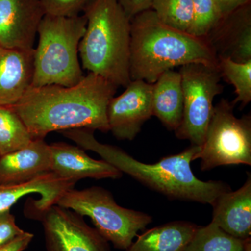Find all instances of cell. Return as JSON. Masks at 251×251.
Returning a JSON list of instances; mask_svg holds the SVG:
<instances>
[{"label":"cell","mask_w":251,"mask_h":251,"mask_svg":"<svg viewBox=\"0 0 251 251\" xmlns=\"http://www.w3.org/2000/svg\"><path fill=\"white\" fill-rule=\"evenodd\" d=\"M184 96L179 72L167 71L153 84L152 112L170 130L179 128L183 116Z\"/></svg>","instance_id":"ac0fdd59"},{"label":"cell","mask_w":251,"mask_h":251,"mask_svg":"<svg viewBox=\"0 0 251 251\" xmlns=\"http://www.w3.org/2000/svg\"><path fill=\"white\" fill-rule=\"evenodd\" d=\"M204 39L218 59L251 60V1L223 16Z\"/></svg>","instance_id":"7c38bea8"},{"label":"cell","mask_w":251,"mask_h":251,"mask_svg":"<svg viewBox=\"0 0 251 251\" xmlns=\"http://www.w3.org/2000/svg\"><path fill=\"white\" fill-rule=\"evenodd\" d=\"M36 219L42 223L47 251H111L108 241L70 209L54 204Z\"/></svg>","instance_id":"9c48e42d"},{"label":"cell","mask_w":251,"mask_h":251,"mask_svg":"<svg viewBox=\"0 0 251 251\" xmlns=\"http://www.w3.org/2000/svg\"><path fill=\"white\" fill-rule=\"evenodd\" d=\"M130 19L140 13L151 9L153 0H117Z\"/></svg>","instance_id":"4316f807"},{"label":"cell","mask_w":251,"mask_h":251,"mask_svg":"<svg viewBox=\"0 0 251 251\" xmlns=\"http://www.w3.org/2000/svg\"><path fill=\"white\" fill-rule=\"evenodd\" d=\"M87 23L84 14L72 17L45 14L38 29L31 87H72L83 78L78 50Z\"/></svg>","instance_id":"5b68a950"},{"label":"cell","mask_w":251,"mask_h":251,"mask_svg":"<svg viewBox=\"0 0 251 251\" xmlns=\"http://www.w3.org/2000/svg\"><path fill=\"white\" fill-rule=\"evenodd\" d=\"M243 251H251V238L246 240L245 245H244Z\"/></svg>","instance_id":"f546056e"},{"label":"cell","mask_w":251,"mask_h":251,"mask_svg":"<svg viewBox=\"0 0 251 251\" xmlns=\"http://www.w3.org/2000/svg\"><path fill=\"white\" fill-rule=\"evenodd\" d=\"M75 181L62 179L52 172L36 176L20 184L0 183V212L10 210L21 198L37 193L40 199L33 202L29 217L36 219L40 214L54 205L63 193L74 188Z\"/></svg>","instance_id":"5bb4252c"},{"label":"cell","mask_w":251,"mask_h":251,"mask_svg":"<svg viewBox=\"0 0 251 251\" xmlns=\"http://www.w3.org/2000/svg\"><path fill=\"white\" fill-rule=\"evenodd\" d=\"M45 14L41 0H0V46L33 50Z\"/></svg>","instance_id":"8fae6325"},{"label":"cell","mask_w":251,"mask_h":251,"mask_svg":"<svg viewBox=\"0 0 251 251\" xmlns=\"http://www.w3.org/2000/svg\"><path fill=\"white\" fill-rule=\"evenodd\" d=\"M213 206L211 222L233 237L246 240L251 238V175L235 191L221 195Z\"/></svg>","instance_id":"2e32d148"},{"label":"cell","mask_w":251,"mask_h":251,"mask_svg":"<svg viewBox=\"0 0 251 251\" xmlns=\"http://www.w3.org/2000/svg\"><path fill=\"white\" fill-rule=\"evenodd\" d=\"M34 50L6 49L0 46V106L12 107L31 86Z\"/></svg>","instance_id":"9a60e30c"},{"label":"cell","mask_w":251,"mask_h":251,"mask_svg":"<svg viewBox=\"0 0 251 251\" xmlns=\"http://www.w3.org/2000/svg\"><path fill=\"white\" fill-rule=\"evenodd\" d=\"M123 93L113 97L107 107L109 130L120 140H133L153 115V84L131 80Z\"/></svg>","instance_id":"30bf717a"},{"label":"cell","mask_w":251,"mask_h":251,"mask_svg":"<svg viewBox=\"0 0 251 251\" xmlns=\"http://www.w3.org/2000/svg\"><path fill=\"white\" fill-rule=\"evenodd\" d=\"M151 9L162 23L176 30L188 33L192 25L193 0H153Z\"/></svg>","instance_id":"7402d4cb"},{"label":"cell","mask_w":251,"mask_h":251,"mask_svg":"<svg viewBox=\"0 0 251 251\" xmlns=\"http://www.w3.org/2000/svg\"><path fill=\"white\" fill-rule=\"evenodd\" d=\"M246 240L230 235L211 222L204 227L198 226L186 251H243Z\"/></svg>","instance_id":"ffe728a7"},{"label":"cell","mask_w":251,"mask_h":251,"mask_svg":"<svg viewBox=\"0 0 251 251\" xmlns=\"http://www.w3.org/2000/svg\"><path fill=\"white\" fill-rule=\"evenodd\" d=\"M50 172L62 179L77 182L78 180L120 179L122 173L104 160L99 161L89 156L78 147L65 143L50 145Z\"/></svg>","instance_id":"4fadbf2b"},{"label":"cell","mask_w":251,"mask_h":251,"mask_svg":"<svg viewBox=\"0 0 251 251\" xmlns=\"http://www.w3.org/2000/svg\"><path fill=\"white\" fill-rule=\"evenodd\" d=\"M50 145L34 139L27 146L0 156V183L20 184L50 172Z\"/></svg>","instance_id":"e0dca14e"},{"label":"cell","mask_w":251,"mask_h":251,"mask_svg":"<svg viewBox=\"0 0 251 251\" xmlns=\"http://www.w3.org/2000/svg\"><path fill=\"white\" fill-rule=\"evenodd\" d=\"M118 87L88 73L72 87H31L11 107L24 122L33 139L52 131L87 128L109 131L107 107Z\"/></svg>","instance_id":"6da1fadb"},{"label":"cell","mask_w":251,"mask_h":251,"mask_svg":"<svg viewBox=\"0 0 251 251\" xmlns=\"http://www.w3.org/2000/svg\"><path fill=\"white\" fill-rule=\"evenodd\" d=\"M188 64L219 67V59L205 39L166 25L152 9L130 19V80L153 84L163 73Z\"/></svg>","instance_id":"3957f363"},{"label":"cell","mask_w":251,"mask_h":251,"mask_svg":"<svg viewBox=\"0 0 251 251\" xmlns=\"http://www.w3.org/2000/svg\"><path fill=\"white\" fill-rule=\"evenodd\" d=\"M55 204L90 218L100 235L120 250L128 249L152 221L145 213L118 205L111 193L98 186L68 190Z\"/></svg>","instance_id":"8992f818"},{"label":"cell","mask_w":251,"mask_h":251,"mask_svg":"<svg viewBox=\"0 0 251 251\" xmlns=\"http://www.w3.org/2000/svg\"><path fill=\"white\" fill-rule=\"evenodd\" d=\"M198 226L187 221H173L148 229L125 251H186Z\"/></svg>","instance_id":"d6986e66"},{"label":"cell","mask_w":251,"mask_h":251,"mask_svg":"<svg viewBox=\"0 0 251 251\" xmlns=\"http://www.w3.org/2000/svg\"><path fill=\"white\" fill-rule=\"evenodd\" d=\"M219 67L222 77L235 89L237 97L232 104L240 103L242 108H244L251 100V60L241 63L229 58H220Z\"/></svg>","instance_id":"603a6c76"},{"label":"cell","mask_w":251,"mask_h":251,"mask_svg":"<svg viewBox=\"0 0 251 251\" xmlns=\"http://www.w3.org/2000/svg\"><path fill=\"white\" fill-rule=\"evenodd\" d=\"M220 12L223 16L232 12L243 5L250 2L251 0H215Z\"/></svg>","instance_id":"f1b7e54d"},{"label":"cell","mask_w":251,"mask_h":251,"mask_svg":"<svg viewBox=\"0 0 251 251\" xmlns=\"http://www.w3.org/2000/svg\"><path fill=\"white\" fill-rule=\"evenodd\" d=\"M193 19L188 34L204 39L223 17L215 0H193Z\"/></svg>","instance_id":"cb8c5ba5"},{"label":"cell","mask_w":251,"mask_h":251,"mask_svg":"<svg viewBox=\"0 0 251 251\" xmlns=\"http://www.w3.org/2000/svg\"><path fill=\"white\" fill-rule=\"evenodd\" d=\"M25 232L16 225L14 216L10 210L0 212V247L11 242Z\"/></svg>","instance_id":"484cf974"},{"label":"cell","mask_w":251,"mask_h":251,"mask_svg":"<svg viewBox=\"0 0 251 251\" xmlns=\"http://www.w3.org/2000/svg\"><path fill=\"white\" fill-rule=\"evenodd\" d=\"M92 0H41L46 14L72 17L78 16Z\"/></svg>","instance_id":"d4e9b609"},{"label":"cell","mask_w":251,"mask_h":251,"mask_svg":"<svg viewBox=\"0 0 251 251\" xmlns=\"http://www.w3.org/2000/svg\"><path fill=\"white\" fill-rule=\"evenodd\" d=\"M32 137L11 107L0 106V156L25 148Z\"/></svg>","instance_id":"44dd1931"},{"label":"cell","mask_w":251,"mask_h":251,"mask_svg":"<svg viewBox=\"0 0 251 251\" xmlns=\"http://www.w3.org/2000/svg\"><path fill=\"white\" fill-rule=\"evenodd\" d=\"M60 133L84 150L98 153L122 173L172 199L212 205L221 195L232 191L223 181H204L193 174L191 163L201 146L191 145L182 152L150 164L135 159L122 149L100 143L94 137L93 130L75 128Z\"/></svg>","instance_id":"7a4b0ae2"},{"label":"cell","mask_w":251,"mask_h":251,"mask_svg":"<svg viewBox=\"0 0 251 251\" xmlns=\"http://www.w3.org/2000/svg\"><path fill=\"white\" fill-rule=\"evenodd\" d=\"M234 105L223 99L213 108L204 143L193 161L201 160V170L227 165L251 166V117L237 118Z\"/></svg>","instance_id":"52a82bcc"},{"label":"cell","mask_w":251,"mask_h":251,"mask_svg":"<svg viewBox=\"0 0 251 251\" xmlns=\"http://www.w3.org/2000/svg\"><path fill=\"white\" fill-rule=\"evenodd\" d=\"M34 238V234L25 232L21 235L18 236L11 242L0 247V251H23L30 244Z\"/></svg>","instance_id":"83f0119b"},{"label":"cell","mask_w":251,"mask_h":251,"mask_svg":"<svg viewBox=\"0 0 251 251\" xmlns=\"http://www.w3.org/2000/svg\"><path fill=\"white\" fill-rule=\"evenodd\" d=\"M184 108L182 120L175 135L191 145L202 146L212 114L213 101L222 93V75L219 67L188 64L180 67Z\"/></svg>","instance_id":"ba28073f"},{"label":"cell","mask_w":251,"mask_h":251,"mask_svg":"<svg viewBox=\"0 0 251 251\" xmlns=\"http://www.w3.org/2000/svg\"><path fill=\"white\" fill-rule=\"evenodd\" d=\"M87 27L79 45L82 68L115 86L130 80V19L117 0H92L83 11Z\"/></svg>","instance_id":"277c9868"}]
</instances>
